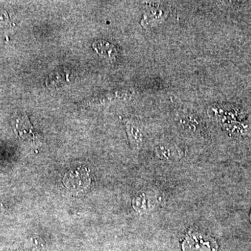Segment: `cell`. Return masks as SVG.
I'll use <instances>...</instances> for the list:
<instances>
[{
	"label": "cell",
	"mask_w": 251,
	"mask_h": 251,
	"mask_svg": "<svg viewBox=\"0 0 251 251\" xmlns=\"http://www.w3.org/2000/svg\"><path fill=\"white\" fill-rule=\"evenodd\" d=\"M90 171L82 166L68 171L63 179V184L72 194L83 192L90 186Z\"/></svg>",
	"instance_id": "cell-1"
},
{
	"label": "cell",
	"mask_w": 251,
	"mask_h": 251,
	"mask_svg": "<svg viewBox=\"0 0 251 251\" xmlns=\"http://www.w3.org/2000/svg\"><path fill=\"white\" fill-rule=\"evenodd\" d=\"M183 249L184 251H216L217 244L207 235L194 232L188 234Z\"/></svg>",
	"instance_id": "cell-2"
},
{
	"label": "cell",
	"mask_w": 251,
	"mask_h": 251,
	"mask_svg": "<svg viewBox=\"0 0 251 251\" xmlns=\"http://www.w3.org/2000/svg\"><path fill=\"white\" fill-rule=\"evenodd\" d=\"M15 128L20 138L24 140H34L36 138L34 128L25 114L21 115L15 121Z\"/></svg>",
	"instance_id": "cell-3"
},
{
	"label": "cell",
	"mask_w": 251,
	"mask_h": 251,
	"mask_svg": "<svg viewBox=\"0 0 251 251\" xmlns=\"http://www.w3.org/2000/svg\"><path fill=\"white\" fill-rule=\"evenodd\" d=\"M94 49L100 55L112 60L117 56V50L115 46L109 44L107 41H97L93 45Z\"/></svg>",
	"instance_id": "cell-4"
},
{
	"label": "cell",
	"mask_w": 251,
	"mask_h": 251,
	"mask_svg": "<svg viewBox=\"0 0 251 251\" xmlns=\"http://www.w3.org/2000/svg\"><path fill=\"white\" fill-rule=\"evenodd\" d=\"M127 133L130 143L133 144L137 148H140L143 142V133L139 126L132 122H128L126 125Z\"/></svg>",
	"instance_id": "cell-5"
},
{
	"label": "cell",
	"mask_w": 251,
	"mask_h": 251,
	"mask_svg": "<svg viewBox=\"0 0 251 251\" xmlns=\"http://www.w3.org/2000/svg\"><path fill=\"white\" fill-rule=\"evenodd\" d=\"M166 13L163 10L155 9L150 10V11L144 16L141 21V25L144 27H148L150 25L154 24L157 22L161 21L166 18Z\"/></svg>",
	"instance_id": "cell-6"
},
{
	"label": "cell",
	"mask_w": 251,
	"mask_h": 251,
	"mask_svg": "<svg viewBox=\"0 0 251 251\" xmlns=\"http://www.w3.org/2000/svg\"><path fill=\"white\" fill-rule=\"evenodd\" d=\"M157 153L163 158H170L174 153L171 147L161 145L156 149Z\"/></svg>",
	"instance_id": "cell-7"
},
{
	"label": "cell",
	"mask_w": 251,
	"mask_h": 251,
	"mask_svg": "<svg viewBox=\"0 0 251 251\" xmlns=\"http://www.w3.org/2000/svg\"><path fill=\"white\" fill-rule=\"evenodd\" d=\"M9 23L7 13L3 10H0V28L6 27Z\"/></svg>",
	"instance_id": "cell-8"
}]
</instances>
